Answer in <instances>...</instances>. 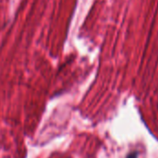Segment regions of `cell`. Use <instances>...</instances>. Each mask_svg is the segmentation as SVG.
<instances>
[{
  "label": "cell",
  "mask_w": 158,
  "mask_h": 158,
  "mask_svg": "<svg viewBox=\"0 0 158 158\" xmlns=\"http://www.w3.org/2000/svg\"><path fill=\"white\" fill-rule=\"evenodd\" d=\"M137 156H138V154H137L136 152H133V153H131V154L127 156V158H137Z\"/></svg>",
  "instance_id": "obj_1"
}]
</instances>
